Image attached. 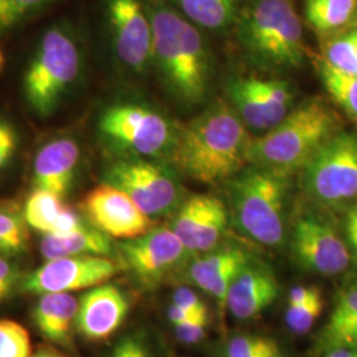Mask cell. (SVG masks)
I'll list each match as a JSON object with an SVG mask.
<instances>
[{
    "label": "cell",
    "instance_id": "obj_19",
    "mask_svg": "<svg viewBox=\"0 0 357 357\" xmlns=\"http://www.w3.org/2000/svg\"><path fill=\"white\" fill-rule=\"evenodd\" d=\"M79 156L78 143L69 137L54 138L43 144L33 160L35 188L53 192L64 199L76 178Z\"/></svg>",
    "mask_w": 357,
    "mask_h": 357
},
{
    "label": "cell",
    "instance_id": "obj_17",
    "mask_svg": "<svg viewBox=\"0 0 357 357\" xmlns=\"http://www.w3.org/2000/svg\"><path fill=\"white\" fill-rule=\"evenodd\" d=\"M278 295L280 282L273 268L252 258L230 284L227 310L234 319H255L275 302Z\"/></svg>",
    "mask_w": 357,
    "mask_h": 357
},
{
    "label": "cell",
    "instance_id": "obj_30",
    "mask_svg": "<svg viewBox=\"0 0 357 357\" xmlns=\"http://www.w3.org/2000/svg\"><path fill=\"white\" fill-rule=\"evenodd\" d=\"M225 357H284L278 343L262 335L243 333L230 339L225 347Z\"/></svg>",
    "mask_w": 357,
    "mask_h": 357
},
{
    "label": "cell",
    "instance_id": "obj_20",
    "mask_svg": "<svg viewBox=\"0 0 357 357\" xmlns=\"http://www.w3.org/2000/svg\"><path fill=\"white\" fill-rule=\"evenodd\" d=\"M77 310L78 298L72 293L40 295L32 310L33 327L48 343L70 348Z\"/></svg>",
    "mask_w": 357,
    "mask_h": 357
},
{
    "label": "cell",
    "instance_id": "obj_44",
    "mask_svg": "<svg viewBox=\"0 0 357 357\" xmlns=\"http://www.w3.org/2000/svg\"><path fill=\"white\" fill-rule=\"evenodd\" d=\"M324 357H357V348H336L328 351Z\"/></svg>",
    "mask_w": 357,
    "mask_h": 357
},
{
    "label": "cell",
    "instance_id": "obj_46",
    "mask_svg": "<svg viewBox=\"0 0 357 357\" xmlns=\"http://www.w3.org/2000/svg\"><path fill=\"white\" fill-rule=\"evenodd\" d=\"M3 65H4V54H3L1 48H0V72H1V69H3Z\"/></svg>",
    "mask_w": 357,
    "mask_h": 357
},
{
    "label": "cell",
    "instance_id": "obj_34",
    "mask_svg": "<svg viewBox=\"0 0 357 357\" xmlns=\"http://www.w3.org/2000/svg\"><path fill=\"white\" fill-rule=\"evenodd\" d=\"M24 275L15 258L0 255V306L20 293Z\"/></svg>",
    "mask_w": 357,
    "mask_h": 357
},
{
    "label": "cell",
    "instance_id": "obj_29",
    "mask_svg": "<svg viewBox=\"0 0 357 357\" xmlns=\"http://www.w3.org/2000/svg\"><path fill=\"white\" fill-rule=\"evenodd\" d=\"M57 0H0V33L24 24Z\"/></svg>",
    "mask_w": 357,
    "mask_h": 357
},
{
    "label": "cell",
    "instance_id": "obj_43",
    "mask_svg": "<svg viewBox=\"0 0 357 357\" xmlns=\"http://www.w3.org/2000/svg\"><path fill=\"white\" fill-rule=\"evenodd\" d=\"M110 357H131L128 335H126L125 337H122V339L114 345Z\"/></svg>",
    "mask_w": 357,
    "mask_h": 357
},
{
    "label": "cell",
    "instance_id": "obj_6",
    "mask_svg": "<svg viewBox=\"0 0 357 357\" xmlns=\"http://www.w3.org/2000/svg\"><path fill=\"white\" fill-rule=\"evenodd\" d=\"M238 33L258 64L275 69L303 64V31L290 0H253L241 15Z\"/></svg>",
    "mask_w": 357,
    "mask_h": 357
},
{
    "label": "cell",
    "instance_id": "obj_4",
    "mask_svg": "<svg viewBox=\"0 0 357 357\" xmlns=\"http://www.w3.org/2000/svg\"><path fill=\"white\" fill-rule=\"evenodd\" d=\"M82 70V52L73 28L53 26L43 35L23 77V94L32 113L51 116L73 89Z\"/></svg>",
    "mask_w": 357,
    "mask_h": 357
},
{
    "label": "cell",
    "instance_id": "obj_28",
    "mask_svg": "<svg viewBox=\"0 0 357 357\" xmlns=\"http://www.w3.org/2000/svg\"><path fill=\"white\" fill-rule=\"evenodd\" d=\"M29 229L22 205L16 202L0 203V238L11 248L15 258L28 252Z\"/></svg>",
    "mask_w": 357,
    "mask_h": 357
},
{
    "label": "cell",
    "instance_id": "obj_10",
    "mask_svg": "<svg viewBox=\"0 0 357 357\" xmlns=\"http://www.w3.org/2000/svg\"><path fill=\"white\" fill-rule=\"evenodd\" d=\"M118 250L123 270L146 289L166 282L191 257L169 227H155L139 237L123 240Z\"/></svg>",
    "mask_w": 357,
    "mask_h": 357
},
{
    "label": "cell",
    "instance_id": "obj_22",
    "mask_svg": "<svg viewBox=\"0 0 357 357\" xmlns=\"http://www.w3.org/2000/svg\"><path fill=\"white\" fill-rule=\"evenodd\" d=\"M228 96L233 110L249 128L268 131L283 119L268 102V97L259 86L258 77L233 79L228 88Z\"/></svg>",
    "mask_w": 357,
    "mask_h": 357
},
{
    "label": "cell",
    "instance_id": "obj_37",
    "mask_svg": "<svg viewBox=\"0 0 357 357\" xmlns=\"http://www.w3.org/2000/svg\"><path fill=\"white\" fill-rule=\"evenodd\" d=\"M86 224H88V221L85 220V217L82 216V213L79 211L73 209L72 206L65 204L64 209L57 218L51 234H54V236L69 234V233H73L76 230L81 229Z\"/></svg>",
    "mask_w": 357,
    "mask_h": 357
},
{
    "label": "cell",
    "instance_id": "obj_38",
    "mask_svg": "<svg viewBox=\"0 0 357 357\" xmlns=\"http://www.w3.org/2000/svg\"><path fill=\"white\" fill-rule=\"evenodd\" d=\"M172 303L184 307V308L193 311V312H197V314L209 315V311H208V307L205 305L204 301L188 287L176 289L174 296H172Z\"/></svg>",
    "mask_w": 357,
    "mask_h": 357
},
{
    "label": "cell",
    "instance_id": "obj_27",
    "mask_svg": "<svg viewBox=\"0 0 357 357\" xmlns=\"http://www.w3.org/2000/svg\"><path fill=\"white\" fill-rule=\"evenodd\" d=\"M63 197L51 191L35 188L23 205L24 216L31 229L51 234L53 227L64 209Z\"/></svg>",
    "mask_w": 357,
    "mask_h": 357
},
{
    "label": "cell",
    "instance_id": "obj_2",
    "mask_svg": "<svg viewBox=\"0 0 357 357\" xmlns=\"http://www.w3.org/2000/svg\"><path fill=\"white\" fill-rule=\"evenodd\" d=\"M153 26V61L169 93L185 106L209 91L211 54L199 29L165 0H142Z\"/></svg>",
    "mask_w": 357,
    "mask_h": 357
},
{
    "label": "cell",
    "instance_id": "obj_11",
    "mask_svg": "<svg viewBox=\"0 0 357 357\" xmlns=\"http://www.w3.org/2000/svg\"><path fill=\"white\" fill-rule=\"evenodd\" d=\"M123 270L112 257L79 255L48 259L24 275L20 293L29 295L76 293L113 280Z\"/></svg>",
    "mask_w": 357,
    "mask_h": 357
},
{
    "label": "cell",
    "instance_id": "obj_26",
    "mask_svg": "<svg viewBox=\"0 0 357 357\" xmlns=\"http://www.w3.org/2000/svg\"><path fill=\"white\" fill-rule=\"evenodd\" d=\"M356 6L357 0H307L305 15L315 31L327 33L348 23Z\"/></svg>",
    "mask_w": 357,
    "mask_h": 357
},
{
    "label": "cell",
    "instance_id": "obj_13",
    "mask_svg": "<svg viewBox=\"0 0 357 357\" xmlns=\"http://www.w3.org/2000/svg\"><path fill=\"white\" fill-rule=\"evenodd\" d=\"M78 211L91 227L112 238L130 240L155 228V220L143 213L125 192L107 183L88 192Z\"/></svg>",
    "mask_w": 357,
    "mask_h": 357
},
{
    "label": "cell",
    "instance_id": "obj_36",
    "mask_svg": "<svg viewBox=\"0 0 357 357\" xmlns=\"http://www.w3.org/2000/svg\"><path fill=\"white\" fill-rule=\"evenodd\" d=\"M209 318L191 320L183 324L175 326V333L178 342L184 344H196L200 343L208 335Z\"/></svg>",
    "mask_w": 357,
    "mask_h": 357
},
{
    "label": "cell",
    "instance_id": "obj_16",
    "mask_svg": "<svg viewBox=\"0 0 357 357\" xmlns=\"http://www.w3.org/2000/svg\"><path fill=\"white\" fill-rule=\"evenodd\" d=\"M128 311L126 293L119 286L106 282L79 296L75 328L88 342H103L121 328Z\"/></svg>",
    "mask_w": 357,
    "mask_h": 357
},
{
    "label": "cell",
    "instance_id": "obj_7",
    "mask_svg": "<svg viewBox=\"0 0 357 357\" xmlns=\"http://www.w3.org/2000/svg\"><path fill=\"white\" fill-rule=\"evenodd\" d=\"M98 131L115 151L153 160L171 156L178 137L166 115L138 102L107 106L100 115Z\"/></svg>",
    "mask_w": 357,
    "mask_h": 357
},
{
    "label": "cell",
    "instance_id": "obj_14",
    "mask_svg": "<svg viewBox=\"0 0 357 357\" xmlns=\"http://www.w3.org/2000/svg\"><path fill=\"white\" fill-rule=\"evenodd\" d=\"M229 211L212 195H192L172 213L169 224L190 255H199L218 248L228 224Z\"/></svg>",
    "mask_w": 357,
    "mask_h": 357
},
{
    "label": "cell",
    "instance_id": "obj_21",
    "mask_svg": "<svg viewBox=\"0 0 357 357\" xmlns=\"http://www.w3.org/2000/svg\"><path fill=\"white\" fill-rule=\"evenodd\" d=\"M317 348L324 354L336 348H357V275L345 281L336 295Z\"/></svg>",
    "mask_w": 357,
    "mask_h": 357
},
{
    "label": "cell",
    "instance_id": "obj_5",
    "mask_svg": "<svg viewBox=\"0 0 357 357\" xmlns=\"http://www.w3.org/2000/svg\"><path fill=\"white\" fill-rule=\"evenodd\" d=\"M286 178L253 167L231 178L229 216L237 230L252 241L275 248L284 240Z\"/></svg>",
    "mask_w": 357,
    "mask_h": 357
},
{
    "label": "cell",
    "instance_id": "obj_45",
    "mask_svg": "<svg viewBox=\"0 0 357 357\" xmlns=\"http://www.w3.org/2000/svg\"><path fill=\"white\" fill-rule=\"evenodd\" d=\"M31 357H68L59 352L54 348H38L36 352L32 354Z\"/></svg>",
    "mask_w": 357,
    "mask_h": 357
},
{
    "label": "cell",
    "instance_id": "obj_33",
    "mask_svg": "<svg viewBox=\"0 0 357 357\" xmlns=\"http://www.w3.org/2000/svg\"><path fill=\"white\" fill-rule=\"evenodd\" d=\"M324 308L321 293L310 299L301 306L287 307L284 320L290 331L295 335H303L312 328L315 321L319 319Z\"/></svg>",
    "mask_w": 357,
    "mask_h": 357
},
{
    "label": "cell",
    "instance_id": "obj_39",
    "mask_svg": "<svg viewBox=\"0 0 357 357\" xmlns=\"http://www.w3.org/2000/svg\"><path fill=\"white\" fill-rule=\"evenodd\" d=\"M345 233L348 248L352 252V258L357 264V203L352 205L345 216Z\"/></svg>",
    "mask_w": 357,
    "mask_h": 357
},
{
    "label": "cell",
    "instance_id": "obj_32",
    "mask_svg": "<svg viewBox=\"0 0 357 357\" xmlns=\"http://www.w3.org/2000/svg\"><path fill=\"white\" fill-rule=\"evenodd\" d=\"M33 354L29 332L11 319H0V357H31Z\"/></svg>",
    "mask_w": 357,
    "mask_h": 357
},
{
    "label": "cell",
    "instance_id": "obj_35",
    "mask_svg": "<svg viewBox=\"0 0 357 357\" xmlns=\"http://www.w3.org/2000/svg\"><path fill=\"white\" fill-rule=\"evenodd\" d=\"M19 146V137L13 125L0 119V169L11 163Z\"/></svg>",
    "mask_w": 357,
    "mask_h": 357
},
{
    "label": "cell",
    "instance_id": "obj_24",
    "mask_svg": "<svg viewBox=\"0 0 357 357\" xmlns=\"http://www.w3.org/2000/svg\"><path fill=\"white\" fill-rule=\"evenodd\" d=\"M184 16L196 26L211 31L229 26L236 17L238 0H174Z\"/></svg>",
    "mask_w": 357,
    "mask_h": 357
},
{
    "label": "cell",
    "instance_id": "obj_41",
    "mask_svg": "<svg viewBox=\"0 0 357 357\" xmlns=\"http://www.w3.org/2000/svg\"><path fill=\"white\" fill-rule=\"evenodd\" d=\"M321 293L315 286H296L289 293L287 307L301 306Z\"/></svg>",
    "mask_w": 357,
    "mask_h": 357
},
{
    "label": "cell",
    "instance_id": "obj_31",
    "mask_svg": "<svg viewBox=\"0 0 357 357\" xmlns=\"http://www.w3.org/2000/svg\"><path fill=\"white\" fill-rule=\"evenodd\" d=\"M324 59L336 69L357 76V29L328 41Z\"/></svg>",
    "mask_w": 357,
    "mask_h": 357
},
{
    "label": "cell",
    "instance_id": "obj_25",
    "mask_svg": "<svg viewBox=\"0 0 357 357\" xmlns=\"http://www.w3.org/2000/svg\"><path fill=\"white\" fill-rule=\"evenodd\" d=\"M317 69L328 94L357 122L356 75H349L336 69L324 57L317 60Z\"/></svg>",
    "mask_w": 357,
    "mask_h": 357
},
{
    "label": "cell",
    "instance_id": "obj_1",
    "mask_svg": "<svg viewBox=\"0 0 357 357\" xmlns=\"http://www.w3.org/2000/svg\"><path fill=\"white\" fill-rule=\"evenodd\" d=\"M250 143L241 118L218 102L178 130L171 159L192 180L216 184L241 171Z\"/></svg>",
    "mask_w": 357,
    "mask_h": 357
},
{
    "label": "cell",
    "instance_id": "obj_23",
    "mask_svg": "<svg viewBox=\"0 0 357 357\" xmlns=\"http://www.w3.org/2000/svg\"><path fill=\"white\" fill-rule=\"evenodd\" d=\"M113 253V238L91 227L89 222L81 229L64 236L44 234L40 241V255L45 261L79 255L112 257Z\"/></svg>",
    "mask_w": 357,
    "mask_h": 357
},
{
    "label": "cell",
    "instance_id": "obj_8",
    "mask_svg": "<svg viewBox=\"0 0 357 357\" xmlns=\"http://www.w3.org/2000/svg\"><path fill=\"white\" fill-rule=\"evenodd\" d=\"M303 188L317 204L344 206L357 202V135L333 134L303 168Z\"/></svg>",
    "mask_w": 357,
    "mask_h": 357
},
{
    "label": "cell",
    "instance_id": "obj_42",
    "mask_svg": "<svg viewBox=\"0 0 357 357\" xmlns=\"http://www.w3.org/2000/svg\"><path fill=\"white\" fill-rule=\"evenodd\" d=\"M131 357H153L149 345L139 335H128Z\"/></svg>",
    "mask_w": 357,
    "mask_h": 357
},
{
    "label": "cell",
    "instance_id": "obj_12",
    "mask_svg": "<svg viewBox=\"0 0 357 357\" xmlns=\"http://www.w3.org/2000/svg\"><path fill=\"white\" fill-rule=\"evenodd\" d=\"M291 255L299 268L321 277H335L349 268L348 245L331 224L312 212H303L291 224Z\"/></svg>",
    "mask_w": 357,
    "mask_h": 357
},
{
    "label": "cell",
    "instance_id": "obj_3",
    "mask_svg": "<svg viewBox=\"0 0 357 357\" xmlns=\"http://www.w3.org/2000/svg\"><path fill=\"white\" fill-rule=\"evenodd\" d=\"M336 116L319 100L291 110L281 122L250 143L248 162L286 178L303 169L336 131Z\"/></svg>",
    "mask_w": 357,
    "mask_h": 357
},
{
    "label": "cell",
    "instance_id": "obj_9",
    "mask_svg": "<svg viewBox=\"0 0 357 357\" xmlns=\"http://www.w3.org/2000/svg\"><path fill=\"white\" fill-rule=\"evenodd\" d=\"M103 178L105 183L125 192L153 220L174 213L184 200L176 175L153 159L118 158L105 169Z\"/></svg>",
    "mask_w": 357,
    "mask_h": 357
},
{
    "label": "cell",
    "instance_id": "obj_18",
    "mask_svg": "<svg viewBox=\"0 0 357 357\" xmlns=\"http://www.w3.org/2000/svg\"><path fill=\"white\" fill-rule=\"evenodd\" d=\"M250 259V255L241 248H216L197 255L187 268V277L196 287L211 295L224 312L230 284Z\"/></svg>",
    "mask_w": 357,
    "mask_h": 357
},
{
    "label": "cell",
    "instance_id": "obj_15",
    "mask_svg": "<svg viewBox=\"0 0 357 357\" xmlns=\"http://www.w3.org/2000/svg\"><path fill=\"white\" fill-rule=\"evenodd\" d=\"M107 22L118 60L134 73L153 61V26L142 0H109Z\"/></svg>",
    "mask_w": 357,
    "mask_h": 357
},
{
    "label": "cell",
    "instance_id": "obj_40",
    "mask_svg": "<svg viewBox=\"0 0 357 357\" xmlns=\"http://www.w3.org/2000/svg\"><path fill=\"white\" fill-rule=\"evenodd\" d=\"M167 318L169 320V323L175 327V326L187 323V321H191V320L200 319V318H209V315L197 314V312L190 311V310H187V308H184V307L178 306V305L172 303L171 306L168 307V310H167Z\"/></svg>",
    "mask_w": 357,
    "mask_h": 357
}]
</instances>
